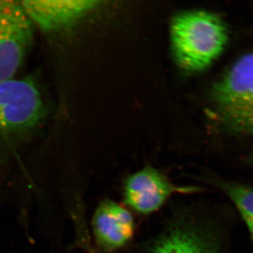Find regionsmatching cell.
<instances>
[{
    "instance_id": "9c48e42d",
    "label": "cell",
    "mask_w": 253,
    "mask_h": 253,
    "mask_svg": "<svg viewBox=\"0 0 253 253\" xmlns=\"http://www.w3.org/2000/svg\"><path fill=\"white\" fill-rule=\"evenodd\" d=\"M218 185L235 204L244 220L253 219V188L226 181H219Z\"/></svg>"
},
{
    "instance_id": "ba28073f",
    "label": "cell",
    "mask_w": 253,
    "mask_h": 253,
    "mask_svg": "<svg viewBox=\"0 0 253 253\" xmlns=\"http://www.w3.org/2000/svg\"><path fill=\"white\" fill-rule=\"evenodd\" d=\"M21 2L32 22L44 32L62 31L72 26L96 4V1L70 0Z\"/></svg>"
},
{
    "instance_id": "30bf717a",
    "label": "cell",
    "mask_w": 253,
    "mask_h": 253,
    "mask_svg": "<svg viewBox=\"0 0 253 253\" xmlns=\"http://www.w3.org/2000/svg\"><path fill=\"white\" fill-rule=\"evenodd\" d=\"M9 161V153L6 142L0 139V188L6 176Z\"/></svg>"
},
{
    "instance_id": "7a4b0ae2",
    "label": "cell",
    "mask_w": 253,
    "mask_h": 253,
    "mask_svg": "<svg viewBox=\"0 0 253 253\" xmlns=\"http://www.w3.org/2000/svg\"><path fill=\"white\" fill-rule=\"evenodd\" d=\"M218 117L231 132L253 134V53L241 56L214 84Z\"/></svg>"
},
{
    "instance_id": "5b68a950",
    "label": "cell",
    "mask_w": 253,
    "mask_h": 253,
    "mask_svg": "<svg viewBox=\"0 0 253 253\" xmlns=\"http://www.w3.org/2000/svg\"><path fill=\"white\" fill-rule=\"evenodd\" d=\"M199 189L194 186H179L166 174L153 167H145L125 179V204L134 212L149 214L158 211L169 198L176 194H191Z\"/></svg>"
},
{
    "instance_id": "8992f818",
    "label": "cell",
    "mask_w": 253,
    "mask_h": 253,
    "mask_svg": "<svg viewBox=\"0 0 253 253\" xmlns=\"http://www.w3.org/2000/svg\"><path fill=\"white\" fill-rule=\"evenodd\" d=\"M149 253H221L214 232L191 216L173 219L156 238Z\"/></svg>"
},
{
    "instance_id": "7c38bea8",
    "label": "cell",
    "mask_w": 253,
    "mask_h": 253,
    "mask_svg": "<svg viewBox=\"0 0 253 253\" xmlns=\"http://www.w3.org/2000/svg\"><path fill=\"white\" fill-rule=\"evenodd\" d=\"M251 158H252V161L253 162V147L252 151H251Z\"/></svg>"
},
{
    "instance_id": "52a82bcc",
    "label": "cell",
    "mask_w": 253,
    "mask_h": 253,
    "mask_svg": "<svg viewBox=\"0 0 253 253\" xmlns=\"http://www.w3.org/2000/svg\"><path fill=\"white\" fill-rule=\"evenodd\" d=\"M91 226L96 246L105 253L126 247L135 233V223L129 210L111 200L100 203Z\"/></svg>"
},
{
    "instance_id": "277c9868",
    "label": "cell",
    "mask_w": 253,
    "mask_h": 253,
    "mask_svg": "<svg viewBox=\"0 0 253 253\" xmlns=\"http://www.w3.org/2000/svg\"><path fill=\"white\" fill-rule=\"evenodd\" d=\"M33 38V23L21 1L0 0V82L13 79Z\"/></svg>"
},
{
    "instance_id": "6da1fadb",
    "label": "cell",
    "mask_w": 253,
    "mask_h": 253,
    "mask_svg": "<svg viewBox=\"0 0 253 253\" xmlns=\"http://www.w3.org/2000/svg\"><path fill=\"white\" fill-rule=\"evenodd\" d=\"M171 43L179 67L196 72L206 69L222 52L228 41L225 23L206 11L181 13L172 20Z\"/></svg>"
},
{
    "instance_id": "8fae6325",
    "label": "cell",
    "mask_w": 253,
    "mask_h": 253,
    "mask_svg": "<svg viewBox=\"0 0 253 253\" xmlns=\"http://www.w3.org/2000/svg\"><path fill=\"white\" fill-rule=\"evenodd\" d=\"M244 221L249 229L250 234L253 238V219H244Z\"/></svg>"
},
{
    "instance_id": "3957f363",
    "label": "cell",
    "mask_w": 253,
    "mask_h": 253,
    "mask_svg": "<svg viewBox=\"0 0 253 253\" xmlns=\"http://www.w3.org/2000/svg\"><path fill=\"white\" fill-rule=\"evenodd\" d=\"M46 115L44 100L33 79L0 82V133L33 129Z\"/></svg>"
}]
</instances>
